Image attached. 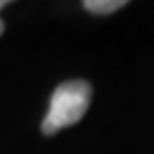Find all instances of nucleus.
<instances>
[{
	"label": "nucleus",
	"mask_w": 154,
	"mask_h": 154,
	"mask_svg": "<svg viewBox=\"0 0 154 154\" xmlns=\"http://www.w3.org/2000/svg\"><path fill=\"white\" fill-rule=\"evenodd\" d=\"M92 103V86L86 79H71L60 84L49 101L47 116L41 122L43 135H56L71 124H77Z\"/></svg>",
	"instance_id": "obj_1"
},
{
	"label": "nucleus",
	"mask_w": 154,
	"mask_h": 154,
	"mask_svg": "<svg viewBox=\"0 0 154 154\" xmlns=\"http://www.w3.org/2000/svg\"><path fill=\"white\" fill-rule=\"evenodd\" d=\"M7 5H9L7 0H0V9H2V7H7ZM2 32H5V22L0 19V36H2Z\"/></svg>",
	"instance_id": "obj_3"
},
{
	"label": "nucleus",
	"mask_w": 154,
	"mask_h": 154,
	"mask_svg": "<svg viewBox=\"0 0 154 154\" xmlns=\"http://www.w3.org/2000/svg\"><path fill=\"white\" fill-rule=\"evenodd\" d=\"M122 7H126V0H86L84 2V9L92 15H111Z\"/></svg>",
	"instance_id": "obj_2"
}]
</instances>
